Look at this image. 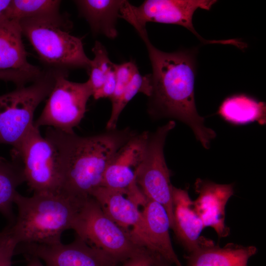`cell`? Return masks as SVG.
I'll use <instances>...</instances> for the list:
<instances>
[{"instance_id": "cell-1", "label": "cell", "mask_w": 266, "mask_h": 266, "mask_svg": "<svg viewBox=\"0 0 266 266\" xmlns=\"http://www.w3.org/2000/svg\"><path fill=\"white\" fill-rule=\"evenodd\" d=\"M132 26L145 43L152 66V72L148 74V113L154 119L173 118L183 122L191 129L202 146L209 149L216 134L205 126L204 118L196 107V51H162L150 41L146 27Z\"/></svg>"}, {"instance_id": "cell-2", "label": "cell", "mask_w": 266, "mask_h": 266, "mask_svg": "<svg viewBox=\"0 0 266 266\" xmlns=\"http://www.w3.org/2000/svg\"><path fill=\"white\" fill-rule=\"evenodd\" d=\"M135 133L126 128L82 136L49 127L45 137L57 153L60 193L79 199L90 197L101 186L104 172L115 153Z\"/></svg>"}, {"instance_id": "cell-3", "label": "cell", "mask_w": 266, "mask_h": 266, "mask_svg": "<svg viewBox=\"0 0 266 266\" xmlns=\"http://www.w3.org/2000/svg\"><path fill=\"white\" fill-rule=\"evenodd\" d=\"M86 199L62 193H33L25 197L18 192L14 200L18 215L14 223L9 225L11 232L19 244L60 243L63 233L71 229Z\"/></svg>"}, {"instance_id": "cell-4", "label": "cell", "mask_w": 266, "mask_h": 266, "mask_svg": "<svg viewBox=\"0 0 266 266\" xmlns=\"http://www.w3.org/2000/svg\"><path fill=\"white\" fill-rule=\"evenodd\" d=\"M63 17L32 18L19 21L25 36L41 60L52 69L83 68L88 71L91 60L82 39L66 30Z\"/></svg>"}, {"instance_id": "cell-5", "label": "cell", "mask_w": 266, "mask_h": 266, "mask_svg": "<svg viewBox=\"0 0 266 266\" xmlns=\"http://www.w3.org/2000/svg\"><path fill=\"white\" fill-rule=\"evenodd\" d=\"M56 70L45 72L31 85L0 96V144L16 147L34 127V111L52 90Z\"/></svg>"}, {"instance_id": "cell-6", "label": "cell", "mask_w": 266, "mask_h": 266, "mask_svg": "<svg viewBox=\"0 0 266 266\" xmlns=\"http://www.w3.org/2000/svg\"><path fill=\"white\" fill-rule=\"evenodd\" d=\"M71 229L76 236L108 254L119 263L147 250L137 244L104 212L91 196L82 203Z\"/></svg>"}, {"instance_id": "cell-7", "label": "cell", "mask_w": 266, "mask_h": 266, "mask_svg": "<svg viewBox=\"0 0 266 266\" xmlns=\"http://www.w3.org/2000/svg\"><path fill=\"white\" fill-rule=\"evenodd\" d=\"M11 153L12 160L21 164L25 182L33 193H60L57 153L51 141L41 135L39 128L34 126Z\"/></svg>"}, {"instance_id": "cell-8", "label": "cell", "mask_w": 266, "mask_h": 266, "mask_svg": "<svg viewBox=\"0 0 266 266\" xmlns=\"http://www.w3.org/2000/svg\"><path fill=\"white\" fill-rule=\"evenodd\" d=\"M93 90L88 80L84 83L70 81L66 73L56 69L53 87L35 127L48 126L68 133H74L84 116Z\"/></svg>"}, {"instance_id": "cell-9", "label": "cell", "mask_w": 266, "mask_h": 266, "mask_svg": "<svg viewBox=\"0 0 266 266\" xmlns=\"http://www.w3.org/2000/svg\"><path fill=\"white\" fill-rule=\"evenodd\" d=\"M170 121L149 133L144 155L136 172V183L146 199L162 205L173 224L171 172L165 159L164 148L168 133L175 127Z\"/></svg>"}, {"instance_id": "cell-10", "label": "cell", "mask_w": 266, "mask_h": 266, "mask_svg": "<svg viewBox=\"0 0 266 266\" xmlns=\"http://www.w3.org/2000/svg\"><path fill=\"white\" fill-rule=\"evenodd\" d=\"M217 2L215 0H146L138 6L126 0L122 7L119 18L131 24L146 27L148 22L175 24L190 31L204 44L220 43L233 45V39L208 40L196 31L193 17L199 8L209 10Z\"/></svg>"}, {"instance_id": "cell-11", "label": "cell", "mask_w": 266, "mask_h": 266, "mask_svg": "<svg viewBox=\"0 0 266 266\" xmlns=\"http://www.w3.org/2000/svg\"><path fill=\"white\" fill-rule=\"evenodd\" d=\"M22 35L19 22L0 20V80L12 82L17 87L36 81L45 72L29 62Z\"/></svg>"}, {"instance_id": "cell-12", "label": "cell", "mask_w": 266, "mask_h": 266, "mask_svg": "<svg viewBox=\"0 0 266 266\" xmlns=\"http://www.w3.org/2000/svg\"><path fill=\"white\" fill-rule=\"evenodd\" d=\"M19 251L37 258L45 266H118L119 263L76 236L68 244H20Z\"/></svg>"}, {"instance_id": "cell-13", "label": "cell", "mask_w": 266, "mask_h": 266, "mask_svg": "<svg viewBox=\"0 0 266 266\" xmlns=\"http://www.w3.org/2000/svg\"><path fill=\"white\" fill-rule=\"evenodd\" d=\"M104 212L138 245L148 250L141 206L126 192L100 186L91 193Z\"/></svg>"}, {"instance_id": "cell-14", "label": "cell", "mask_w": 266, "mask_h": 266, "mask_svg": "<svg viewBox=\"0 0 266 266\" xmlns=\"http://www.w3.org/2000/svg\"><path fill=\"white\" fill-rule=\"evenodd\" d=\"M195 190L198 197L194 201V207L204 229L212 228L221 238L228 236L230 229L225 223L226 207L234 193L233 184L198 178Z\"/></svg>"}, {"instance_id": "cell-15", "label": "cell", "mask_w": 266, "mask_h": 266, "mask_svg": "<svg viewBox=\"0 0 266 266\" xmlns=\"http://www.w3.org/2000/svg\"><path fill=\"white\" fill-rule=\"evenodd\" d=\"M149 132L135 133L117 151L104 172L101 186L127 191L136 183Z\"/></svg>"}, {"instance_id": "cell-16", "label": "cell", "mask_w": 266, "mask_h": 266, "mask_svg": "<svg viewBox=\"0 0 266 266\" xmlns=\"http://www.w3.org/2000/svg\"><path fill=\"white\" fill-rule=\"evenodd\" d=\"M173 224L172 230L189 253L198 249L205 237L200 236L204 229L188 191L172 186Z\"/></svg>"}, {"instance_id": "cell-17", "label": "cell", "mask_w": 266, "mask_h": 266, "mask_svg": "<svg viewBox=\"0 0 266 266\" xmlns=\"http://www.w3.org/2000/svg\"><path fill=\"white\" fill-rule=\"evenodd\" d=\"M144 228L148 250L157 254L175 266H182L172 245L170 221L165 207L147 199L142 206Z\"/></svg>"}, {"instance_id": "cell-18", "label": "cell", "mask_w": 266, "mask_h": 266, "mask_svg": "<svg viewBox=\"0 0 266 266\" xmlns=\"http://www.w3.org/2000/svg\"><path fill=\"white\" fill-rule=\"evenodd\" d=\"M257 252L254 246L229 243L220 247L205 238L200 248L186 258L189 266H247Z\"/></svg>"}, {"instance_id": "cell-19", "label": "cell", "mask_w": 266, "mask_h": 266, "mask_svg": "<svg viewBox=\"0 0 266 266\" xmlns=\"http://www.w3.org/2000/svg\"><path fill=\"white\" fill-rule=\"evenodd\" d=\"M125 0H78L80 14L88 22L93 33L113 39L117 35L116 23Z\"/></svg>"}, {"instance_id": "cell-20", "label": "cell", "mask_w": 266, "mask_h": 266, "mask_svg": "<svg viewBox=\"0 0 266 266\" xmlns=\"http://www.w3.org/2000/svg\"><path fill=\"white\" fill-rule=\"evenodd\" d=\"M218 114L226 121L235 124L257 121L266 123V104L244 94L226 98L221 103Z\"/></svg>"}, {"instance_id": "cell-21", "label": "cell", "mask_w": 266, "mask_h": 266, "mask_svg": "<svg viewBox=\"0 0 266 266\" xmlns=\"http://www.w3.org/2000/svg\"><path fill=\"white\" fill-rule=\"evenodd\" d=\"M25 178L22 166L14 160L9 161L0 157V212L10 222L14 223L12 205L18 192L17 188Z\"/></svg>"}, {"instance_id": "cell-22", "label": "cell", "mask_w": 266, "mask_h": 266, "mask_svg": "<svg viewBox=\"0 0 266 266\" xmlns=\"http://www.w3.org/2000/svg\"><path fill=\"white\" fill-rule=\"evenodd\" d=\"M61 2L58 0H11L4 18L19 22L32 18H60Z\"/></svg>"}, {"instance_id": "cell-23", "label": "cell", "mask_w": 266, "mask_h": 266, "mask_svg": "<svg viewBox=\"0 0 266 266\" xmlns=\"http://www.w3.org/2000/svg\"><path fill=\"white\" fill-rule=\"evenodd\" d=\"M138 93H143L148 97L150 93V85L148 74L142 76L137 69L126 89L116 108L111 112L106 126L107 130L116 129L121 112L128 102Z\"/></svg>"}, {"instance_id": "cell-24", "label": "cell", "mask_w": 266, "mask_h": 266, "mask_svg": "<svg viewBox=\"0 0 266 266\" xmlns=\"http://www.w3.org/2000/svg\"><path fill=\"white\" fill-rule=\"evenodd\" d=\"M92 51L94 57L91 60L88 72L93 95L102 87L106 75L114 63L110 60L106 50L99 41H96Z\"/></svg>"}, {"instance_id": "cell-25", "label": "cell", "mask_w": 266, "mask_h": 266, "mask_svg": "<svg viewBox=\"0 0 266 266\" xmlns=\"http://www.w3.org/2000/svg\"><path fill=\"white\" fill-rule=\"evenodd\" d=\"M116 83L114 92L110 98L112 104L111 112L116 108L123 95L135 72L138 69L135 64L130 61L114 65Z\"/></svg>"}, {"instance_id": "cell-26", "label": "cell", "mask_w": 266, "mask_h": 266, "mask_svg": "<svg viewBox=\"0 0 266 266\" xmlns=\"http://www.w3.org/2000/svg\"><path fill=\"white\" fill-rule=\"evenodd\" d=\"M18 245L8 225L0 233V266H12V258Z\"/></svg>"}, {"instance_id": "cell-27", "label": "cell", "mask_w": 266, "mask_h": 266, "mask_svg": "<svg viewBox=\"0 0 266 266\" xmlns=\"http://www.w3.org/2000/svg\"><path fill=\"white\" fill-rule=\"evenodd\" d=\"M115 64L107 73L104 83L99 91L95 93L93 97L95 100L101 98H110L113 95L116 83Z\"/></svg>"}, {"instance_id": "cell-28", "label": "cell", "mask_w": 266, "mask_h": 266, "mask_svg": "<svg viewBox=\"0 0 266 266\" xmlns=\"http://www.w3.org/2000/svg\"><path fill=\"white\" fill-rule=\"evenodd\" d=\"M153 262V252L145 250L126 260L121 266H152Z\"/></svg>"}, {"instance_id": "cell-29", "label": "cell", "mask_w": 266, "mask_h": 266, "mask_svg": "<svg viewBox=\"0 0 266 266\" xmlns=\"http://www.w3.org/2000/svg\"><path fill=\"white\" fill-rule=\"evenodd\" d=\"M152 266H171V264L160 255L153 253Z\"/></svg>"}, {"instance_id": "cell-30", "label": "cell", "mask_w": 266, "mask_h": 266, "mask_svg": "<svg viewBox=\"0 0 266 266\" xmlns=\"http://www.w3.org/2000/svg\"><path fill=\"white\" fill-rule=\"evenodd\" d=\"M11 0H0V20L4 18Z\"/></svg>"}, {"instance_id": "cell-31", "label": "cell", "mask_w": 266, "mask_h": 266, "mask_svg": "<svg viewBox=\"0 0 266 266\" xmlns=\"http://www.w3.org/2000/svg\"><path fill=\"white\" fill-rule=\"evenodd\" d=\"M28 262L26 266H45L39 259L33 256H28Z\"/></svg>"}, {"instance_id": "cell-32", "label": "cell", "mask_w": 266, "mask_h": 266, "mask_svg": "<svg viewBox=\"0 0 266 266\" xmlns=\"http://www.w3.org/2000/svg\"></svg>"}]
</instances>
